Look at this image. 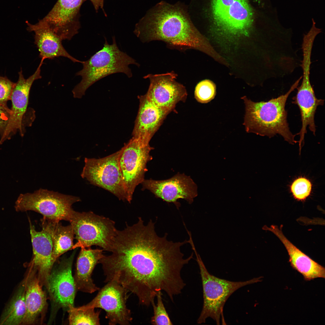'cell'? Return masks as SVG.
<instances>
[{
	"label": "cell",
	"mask_w": 325,
	"mask_h": 325,
	"mask_svg": "<svg viewBox=\"0 0 325 325\" xmlns=\"http://www.w3.org/2000/svg\"><path fill=\"white\" fill-rule=\"evenodd\" d=\"M138 218L136 223L129 226L126 222L124 229L117 230L111 254L100 260L105 282L116 281L146 306L160 291H164L173 302L186 285L182 269L193 258L191 254L185 258L181 252L187 241H169L167 233L160 237L152 220L145 225L141 218Z\"/></svg>",
	"instance_id": "6da1fadb"
},
{
	"label": "cell",
	"mask_w": 325,
	"mask_h": 325,
	"mask_svg": "<svg viewBox=\"0 0 325 325\" xmlns=\"http://www.w3.org/2000/svg\"><path fill=\"white\" fill-rule=\"evenodd\" d=\"M134 32L142 42L162 41L174 47L201 51L217 61L222 59L178 5L160 3L136 25Z\"/></svg>",
	"instance_id": "7a4b0ae2"
},
{
	"label": "cell",
	"mask_w": 325,
	"mask_h": 325,
	"mask_svg": "<svg viewBox=\"0 0 325 325\" xmlns=\"http://www.w3.org/2000/svg\"><path fill=\"white\" fill-rule=\"evenodd\" d=\"M302 78L301 76L285 94L267 101L255 102L246 96L242 97L245 110L243 124L246 131L269 138L278 135L291 144L297 143L295 139L296 135L292 133L289 127L285 106L289 96Z\"/></svg>",
	"instance_id": "3957f363"
},
{
	"label": "cell",
	"mask_w": 325,
	"mask_h": 325,
	"mask_svg": "<svg viewBox=\"0 0 325 325\" xmlns=\"http://www.w3.org/2000/svg\"><path fill=\"white\" fill-rule=\"evenodd\" d=\"M104 46L88 60L82 61L83 67L76 73L82 77L80 82L72 90L75 98H81L87 89L94 83L108 75L122 73L128 77L132 74L129 65L133 64L139 67L135 60L126 53L120 51L117 46L114 36L113 42L109 44L106 38Z\"/></svg>",
	"instance_id": "277c9868"
},
{
	"label": "cell",
	"mask_w": 325,
	"mask_h": 325,
	"mask_svg": "<svg viewBox=\"0 0 325 325\" xmlns=\"http://www.w3.org/2000/svg\"><path fill=\"white\" fill-rule=\"evenodd\" d=\"M194 245L191 246L196 257L200 270L203 288V304L197 320L198 324L205 323L210 317L220 324L224 304L229 297L240 288L261 281L262 277L254 278L244 281L234 282L221 279L208 271Z\"/></svg>",
	"instance_id": "5b68a950"
},
{
	"label": "cell",
	"mask_w": 325,
	"mask_h": 325,
	"mask_svg": "<svg viewBox=\"0 0 325 325\" xmlns=\"http://www.w3.org/2000/svg\"><path fill=\"white\" fill-rule=\"evenodd\" d=\"M211 11L217 33L229 39L249 34L253 16L248 0H212Z\"/></svg>",
	"instance_id": "8992f818"
},
{
	"label": "cell",
	"mask_w": 325,
	"mask_h": 325,
	"mask_svg": "<svg viewBox=\"0 0 325 325\" xmlns=\"http://www.w3.org/2000/svg\"><path fill=\"white\" fill-rule=\"evenodd\" d=\"M69 221L78 241L73 249L95 246L104 251L110 252L117 231L114 221L91 211L74 210Z\"/></svg>",
	"instance_id": "52a82bcc"
},
{
	"label": "cell",
	"mask_w": 325,
	"mask_h": 325,
	"mask_svg": "<svg viewBox=\"0 0 325 325\" xmlns=\"http://www.w3.org/2000/svg\"><path fill=\"white\" fill-rule=\"evenodd\" d=\"M80 201L78 197L40 188L32 193L20 194L14 207L17 212L32 211L48 219L69 221L74 211L72 205Z\"/></svg>",
	"instance_id": "ba28073f"
},
{
	"label": "cell",
	"mask_w": 325,
	"mask_h": 325,
	"mask_svg": "<svg viewBox=\"0 0 325 325\" xmlns=\"http://www.w3.org/2000/svg\"><path fill=\"white\" fill-rule=\"evenodd\" d=\"M122 149L119 163L126 201L130 203L136 186L144 180L147 164L152 159L150 152L153 148L149 143L133 137Z\"/></svg>",
	"instance_id": "9c48e42d"
},
{
	"label": "cell",
	"mask_w": 325,
	"mask_h": 325,
	"mask_svg": "<svg viewBox=\"0 0 325 325\" xmlns=\"http://www.w3.org/2000/svg\"><path fill=\"white\" fill-rule=\"evenodd\" d=\"M122 150L104 157L85 159V165L81 176L92 184L113 193L120 200L126 201L122 175L119 163Z\"/></svg>",
	"instance_id": "30bf717a"
},
{
	"label": "cell",
	"mask_w": 325,
	"mask_h": 325,
	"mask_svg": "<svg viewBox=\"0 0 325 325\" xmlns=\"http://www.w3.org/2000/svg\"><path fill=\"white\" fill-rule=\"evenodd\" d=\"M101 289L96 296L84 305L88 308H101L106 312L105 318L109 325H129L132 318L126 306L128 298L126 289L118 282L111 280Z\"/></svg>",
	"instance_id": "8fae6325"
},
{
	"label": "cell",
	"mask_w": 325,
	"mask_h": 325,
	"mask_svg": "<svg viewBox=\"0 0 325 325\" xmlns=\"http://www.w3.org/2000/svg\"><path fill=\"white\" fill-rule=\"evenodd\" d=\"M70 257L63 258L52 268L48 279L47 288L53 307L67 311L74 306L77 291L72 274L73 264L76 250Z\"/></svg>",
	"instance_id": "7c38bea8"
},
{
	"label": "cell",
	"mask_w": 325,
	"mask_h": 325,
	"mask_svg": "<svg viewBox=\"0 0 325 325\" xmlns=\"http://www.w3.org/2000/svg\"><path fill=\"white\" fill-rule=\"evenodd\" d=\"M44 60L41 59L35 72L27 79L24 78L21 68L19 72L18 80L11 96V113L5 132L1 137L0 146L6 140L10 139L17 131L21 136H23L25 130L23 129V119L27 110L30 90L34 81L42 77L41 67Z\"/></svg>",
	"instance_id": "4fadbf2b"
},
{
	"label": "cell",
	"mask_w": 325,
	"mask_h": 325,
	"mask_svg": "<svg viewBox=\"0 0 325 325\" xmlns=\"http://www.w3.org/2000/svg\"><path fill=\"white\" fill-rule=\"evenodd\" d=\"M141 184L143 190L147 189L156 197L174 203L178 209L180 205L178 200L184 199L191 204L197 195L196 184L190 176L183 173L164 180L144 179Z\"/></svg>",
	"instance_id": "5bb4252c"
},
{
	"label": "cell",
	"mask_w": 325,
	"mask_h": 325,
	"mask_svg": "<svg viewBox=\"0 0 325 325\" xmlns=\"http://www.w3.org/2000/svg\"><path fill=\"white\" fill-rule=\"evenodd\" d=\"M177 75L174 71L161 74H149L150 84L146 94L148 98L162 108L171 112L176 104L185 101L187 93L185 87L176 81Z\"/></svg>",
	"instance_id": "9a60e30c"
},
{
	"label": "cell",
	"mask_w": 325,
	"mask_h": 325,
	"mask_svg": "<svg viewBox=\"0 0 325 325\" xmlns=\"http://www.w3.org/2000/svg\"><path fill=\"white\" fill-rule=\"evenodd\" d=\"M85 0H58L42 19L63 40H70L78 33L79 10Z\"/></svg>",
	"instance_id": "2e32d148"
},
{
	"label": "cell",
	"mask_w": 325,
	"mask_h": 325,
	"mask_svg": "<svg viewBox=\"0 0 325 325\" xmlns=\"http://www.w3.org/2000/svg\"><path fill=\"white\" fill-rule=\"evenodd\" d=\"M28 220L33 251L29 265L36 269L40 284L46 289L48 277L55 263L52 257L53 245L51 234L43 218L41 219L42 229L39 231L36 230L29 217Z\"/></svg>",
	"instance_id": "e0dca14e"
},
{
	"label": "cell",
	"mask_w": 325,
	"mask_h": 325,
	"mask_svg": "<svg viewBox=\"0 0 325 325\" xmlns=\"http://www.w3.org/2000/svg\"><path fill=\"white\" fill-rule=\"evenodd\" d=\"M310 73L307 71L303 72L302 82L297 87L296 95L292 98V103L297 105L300 110L302 127L299 133L296 135L300 136L299 143L300 151L304 143L305 136L307 133V128L314 135H316V126L314 116L316 110L319 106L324 104V100L317 98L315 95L310 79Z\"/></svg>",
	"instance_id": "ac0fdd59"
},
{
	"label": "cell",
	"mask_w": 325,
	"mask_h": 325,
	"mask_svg": "<svg viewBox=\"0 0 325 325\" xmlns=\"http://www.w3.org/2000/svg\"><path fill=\"white\" fill-rule=\"evenodd\" d=\"M29 266L30 270L25 280L26 313L22 324H42L47 309L46 294L40 283L37 270Z\"/></svg>",
	"instance_id": "d6986e66"
},
{
	"label": "cell",
	"mask_w": 325,
	"mask_h": 325,
	"mask_svg": "<svg viewBox=\"0 0 325 325\" xmlns=\"http://www.w3.org/2000/svg\"><path fill=\"white\" fill-rule=\"evenodd\" d=\"M139 106L132 132L133 137L149 143L167 116L170 112L152 102L146 94L139 97Z\"/></svg>",
	"instance_id": "ffe728a7"
},
{
	"label": "cell",
	"mask_w": 325,
	"mask_h": 325,
	"mask_svg": "<svg viewBox=\"0 0 325 325\" xmlns=\"http://www.w3.org/2000/svg\"><path fill=\"white\" fill-rule=\"evenodd\" d=\"M276 225L262 228L274 234L285 247L292 268L302 274L304 280L310 281L317 278H325V268L299 250L283 234L281 229Z\"/></svg>",
	"instance_id": "44dd1931"
},
{
	"label": "cell",
	"mask_w": 325,
	"mask_h": 325,
	"mask_svg": "<svg viewBox=\"0 0 325 325\" xmlns=\"http://www.w3.org/2000/svg\"><path fill=\"white\" fill-rule=\"evenodd\" d=\"M26 23L29 32H35L34 43L39 52V57L42 58L53 59L59 57H65L74 63H82L80 61L71 56L65 49L62 43L63 40L49 27L43 19L34 24L28 21Z\"/></svg>",
	"instance_id": "7402d4cb"
},
{
	"label": "cell",
	"mask_w": 325,
	"mask_h": 325,
	"mask_svg": "<svg viewBox=\"0 0 325 325\" xmlns=\"http://www.w3.org/2000/svg\"><path fill=\"white\" fill-rule=\"evenodd\" d=\"M81 248L73 277L76 289L77 291L92 293L100 289L94 283L92 273L96 266L105 255L102 249Z\"/></svg>",
	"instance_id": "603a6c76"
},
{
	"label": "cell",
	"mask_w": 325,
	"mask_h": 325,
	"mask_svg": "<svg viewBox=\"0 0 325 325\" xmlns=\"http://www.w3.org/2000/svg\"><path fill=\"white\" fill-rule=\"evenodd\" d=\"M43 218L51 234L53 245L52 257L55 262L60 256L73 249L74 236L73 230L71 224L64 226L59 221Z\"/></svg>",
	"instance_id": "cb8c5ba5"
},
{
	"label": "cell",
	"mask_w": 325,
	"mask_h": 325,
	"mask_svg": "<svg viewBox=\"0 0 325 325\" xmlns=\"http://www.w3.org/2000/svg\"><path fill=\"white\" fill-rule=\"evenodd\" d=\"M25 283L23 282L4 311L0 325L22 324L26 313L25 299Z\"/></svg>",
	"instance_id": "d4e9b609"
},
{
	"label": "cell",
	"mask_w": 325,
	"mask_h": 325,
	"mask_svg": "<svg viewBox=\"0 0 325 325\" xmlns=\"http://www.w3.org/2000/svg\"><path fill=\"white\" fill-rule=\"evenodd\" d=\"M94 308L84 305L78 307L74 306L67 310L69 325H100L101 311H95Z\"/></svg>",
	"instance_id": "484cf974"
},
{
	"label": "cell",
	"mask_w": 325,
	"mask_h": 325,
	"mask_svg": "<svg viewBox=\"0 0 325 325\" xmlns=\"http://www.w3.org/2000/svg\"><path fill=\"white\" fill-rule=\"evenodd\" d=\"M216 94L215 84L209 79L203 80L197 85L195 90V97L201 103H207L213 99Z\"/></svg>",
	"instance_id": "4316f807"
},
{
	"label": "cell",
	"mask_w": 325,
	"mask_h": 325,
	"mask_svg": "<svg viewBox=\"0 0 325 325\" xmlns=\"http://www.w3.org/2000/svg\"><path fill=\"white\" fill-rule=\"evenodd\" d=\"M156 297L157 299L156 305L155 304L154 301L151 304L153 310V315L151 320V324L154 325H173L163 303L162 292H159Z\"/></svg>",
	"instance_id": "83f0119b"
},
{
	"label": "cell",
	"mask_w": 325,
	"mask_h": 325,
	"mask_svg": "<svg viewBox=\"0 0 325 325\" xmlns=\"http://www.w3.org/2000/svg\"><path fill=\"white\" fill-rule=\"evenodd\" d=\"M312 184L308 179L300 177L295 180L290 186V190L294 197L298 200H303L311 193Z\"/></svg>",
	"instance_id": "f1b7e54d"
},
{
	"label": "cell",
	"mask_w": 325,
	"mask_h": 325,
	"mask_svg": "<svg viewBox=\"0 0 325 325\" xmlns=\"http://www.w3.org/2000/svg\"><path fill=\"white\" fill-rule=\"evenodd\" d=\"M15 84L6 76L0 75V104L6 105L8 101L11 100Z\"/></svg>",
	"instance_id": "f546056e"
},
{
	"label": "cell",
	"mask_w": 325,
	"mask_h": 325,
	"mask_svg": "<svg viewBox=\"0 0 325 325\" xmlns=\"http://www.w3.org/2000/svg\"><path fill=\"white\" fill-rule=\"evenodd\" d=\"M11 111L7 104H0V135L4 133L8 122Z\"/></svg>",
	"instance_id": "4dcf8cb0"
},
{
	"label": "cell",
	"mask_w": 325,
	"mask_h": 325,
	"mask_svg": "<svg viewBox=\"0 0 325 325\" xmlns=\"http://www.w3.org/2000/svg\"><path fill=\"white\" fill-rule=\"evenodd\" d=\"M93 5L95 9L98 10L100 8H103L104 0H89Z\"/></svg>",
	"instance_id": "1f68e13d"
}]
</instances>
